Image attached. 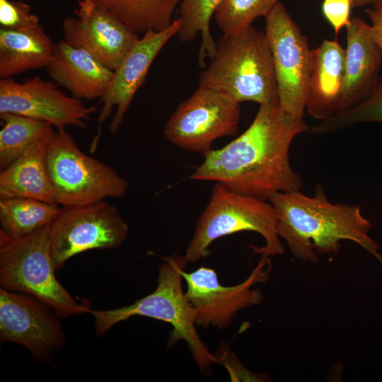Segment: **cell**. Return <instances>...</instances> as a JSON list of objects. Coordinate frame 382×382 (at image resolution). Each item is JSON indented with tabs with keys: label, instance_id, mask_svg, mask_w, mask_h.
Instances as JSON below:
<instances>
[{
	"label": "cell",
	"instance_id": "15",
	"mask_svg": "<svg viewBox=\"0 0 382 382\" xmlns=\"http://www.w3.org/2000/svg\"><path fill=\"white\" fill-rule=\"evenodd\" d=\"M180 26V21L177 18L163 30L148 31L127 52L113 71L108 88L100 98L103 107L98 119L97 133H101L100 125L108 118L114 108L116 111L109 130L112 134L117 133L153 62L165 45L178 34Z\"/></svg>",
	"mask_w": 382,
	"mask_h": 382
},
{
	"label": "cell",
	"instance_id": "25",
	"mask_svg": "<svg viewBox=\"0 0 382 382\" xmlns=\"http://www.w3.org/2000/svg\"><path fill=\"white\" fill-rule=\"evenodd\" d=\"M279 0H222L214 13L216 23L224 34L238 33L258 17H265Z\"/></svg>",
	"mask_w": 382,
	"mask_h": 382
},
{
	"label": "cell",
	"instance_id": "1",
	"mask_svg": "<svg viewBox=\"0 0 382 382\" xmlns=\"http://www.w3.org/2000/svg\"><path fill=\"white\" fill-rule=\"evenodd\" d=\"M309 129L279 100L260 105L245 131L224 147L211 149L189 178L214 181L265 201L275 192L299 190L303 181L291 166L289 149L294 138Z\"/></svg>",
	"mask_w": 382,
	"mask_h": 382
},
{
	"label": "cell",
	"instance_id": "5",
	"mask_svg": "<svg viewBox=\"0 0 382 382\" xmlns=\"http://www.w3.org/2000/svg\"><path fill=\"white\" fill-rule=\"evenodd\" d=\"M277 224V213L270 202L237 193L216 183L183 259L187 264L196 262L210 253L209 248L214 241L241 231L256 232L265 240L263 246L250 245L253 254L266 257L281 255L284 247Z\"/></svg>",
	"mask_w": 382,
	"mask_h": 382
},
{
	"label": "cell",
	"instance_id": "17",
	"mask_svg": "<svg viewBox=\"0 0 382 382\" xmlns=\"http://www.w3.org/2000/svg\"><path fill=\"white\" fill-rule=\"evenodd\" d=\"M46 69L53 82L80 100L102 98L113 75V71L88 52L64 40L54 43Z\"/></svg>",
	"mask_w": 382,
	"mask_h": 382
},
{
	"label": "cell",
	"instance_id": "18",
	"mask_svg": "<svg viewBox=\"0 0 382 382\" xmlns=\"http://www.w3.org/2000/svg\"><path fill=\"white\" fill-rule=\"evenodd\" d=\"M345 50L337 40H325L312 50L306 110L315 119L323 120L338 113L344 89Z\"/></svg>",
	"mask_w": 382,
	"mask_h": 382
},
{
	"label": "cell",
	"instance_id": "2",
	"mask_svg": "<svg viewBox=\"0 0 382 382\" xmlns=\"http://www.w3.org/2000/svg\"><path fill=\"white\" fill-rule=\"evenodd\" d=\"M277 216V232L296 259L318 262V254H337L341 241H351L382 266L381 246L369 235L373 227L358 204L332 203L321 185L313 196L299 190L279 192L268 200Z\"/></svg>",
	"mask_w": 382,
	"mask_h": 382
},
{
	"label": "cell",
	"instance_id": "24",
	"mask_svg": "<svg viewBox=\"0 0 382 382\" xmlns=\"http://www.w3.org/2000/svg\"><path fill=\"white\" fill-rule=\"evenodd\" d=\"M222 0H180V26L178 35L183 42L193 40L198 35L201 43L198 54L199 64L205 67V59H212L216 51V42L210 30V21Z\"/></svg>",
	"mask_w": 382,
	"mask_h": 382
},
{
	"label": "cell",
	"instance_id": "29",
	"mask_svg": "<svg viewBox=\"0 0 382 382\" xmlns=\"http://www.w3.org/2000/svg\"><path fill=\"white\" fill-rule=\"evenodd\" d=\"M365 13L371 22V25H366L367 32L382 53V4L372 5Z\"/></svg>",
	"mask_w": 382,
	"mask_h": 382
},
{
	"label": "cell",
	"instance_id": "14",
	"mask_svg": "<svg viewBox=\"0 0 382 382\" xmlns=\"http://www.w3.org/2000/svg\"><path fill=\"white\" fill-rule=\"evenodd\" d=\"M62 23L64 40L86 50L105 66L114 71L139 38L105 8L91 0H79Z\"/></svg>",
	"mask_w": 382,
	"mask_h": 382
},
{
	"label": "cell",
	"instance_id": "31",
	"mask_svg": "<svg viewBox=\"0 0 382 382\" xmlns=\"http://www.w3.org/2000/svg\"><path fill=\"white\" fill-rule=\"evenodd\" d=\"M382 4V0H375L374 3L372 5Z\"/></svg>",
	"mask_w": 382,
	"mask_h": 382
},
{
	"label": "cell",
	"instance_id": "4",
	"mask_svg": "<svg viewBox=\"0 0 382 382\" xmlns=\"http://www.w3.org/2000/svg\"><path fill=\"white\" fill-rule=\"evenodd\" d=\"M187 265L183 255L173 254L165 257L159 267L157 286L152 293L127 306L91 310L97 336L105 335L114 325L134 316L163 321L173 327L168 347L181 340L185 342L202 374L210 376L211 366L221 359L210 352L196 330L195 312L182 286L181 272Z\"/></svg>",
	"mask_w": 382,
	"mask_h": 382
},
{
	"label": "cell",
	"instance_id": "23",
	"mask_svg": "<svg viewBox=\"0 0 382 382\" xmlns=\"http://www.w3.org/2000/svg\"><path fill=\"white\" fill-rule=\"evenodd\" d=\"M0 170L21 156L33 144L55 132L50 124L14 113H1Z\"/></svg>",
	"mask_w": 382,
	"mask_h": 382
},
{
	"label": "cell",
	"instance_id": "12",
	"mask_svg": "<svg viewBox=\"0 0 382 382\" xmlns=\"http://www.w3.org/2000/svg\"><path fill=\"white\" fill-rule=\"evenodd\" d=\"M81 100L66 95L52 81L35 76L19 83L12 78L0 81V114L14 113L47 122L57 130L68 126L87 129L96 112Z\"/></svg>",
	"mask_w": 382,
	"mask_h": 382
},
{
	"label": "cell",
	"instance_id": "3",
	"mask_svg": "<svg viewBox=\"0 0 382 382\" xmlns=\"http://www.w3.org/2000/svg\"><path fill=\"white\" fill-rule=\"evenodd\" d=\"M199 86L239 104L278 101L274 63L265 32L251 25L238 33H223L209 64L200 73Z\"/></svg>",
	"mask_w": 382,
	"mask_h": 382
},
{
	"label": "cell",
	"instance_id": "26",
	"mask_svg": "<svg viewBox=\"0 0 382 382\" xmlns=\"http://www.w3.org/2000/svg\"><path fill=\"white\" fill-rule=\"evenodd\" d=\"M382 122V76L374 93L357 105L310 127L312 132L325 134L359 123Z\"/></svg>",
	"mask_w": 382,
	"mask_h": 382
},
{
	"label": "cell",
	"instance_id": "20",
	"mask_svg": "<svg viewBox=\"0 0 382 382\" xmlns=\"http://www.w3.org/2000/svg\"><path fill=\"white\" fill-rule=\"evenodd\" d=\"M54 43L39 25L24 30L0 29V78L47 67Z\"/></svg>",
	"mask_w": 382,
	"mask_h": 382
},
{
	"label": "cell",
	"instance_id": "27",
	"mask_svg": "<svg viewBox=\"0 0 382 382\" xmlns=\"http://www.w3.org/2000/svg\"><path fill=\"white\" fill-rule=\"evenodd\" d=\"M40 25L39 18L30 6L21 1L0 0V26L9 30H24Z\"/></svg>",
	"mask_w": 382,
	"mask_h": 382
},
{
	"label": "cell",
	"instance_id": "8",
	"mask_svg": "<svg viewBox=\"0 0 382 382\" xmlns=\"http://www.w3.org/2000/svg\"><path fill=\"white\" fill-rule=\"evenodd\" d=\"M129 226L117 209L106 202L62 207L50 224V247L56 270L81 253L117 248L126 240Z\"/></svg>",
	"mask_w": 382,
	"mask_h": 382
},
{
	"label": "cell",
	"instance_id": "7",
	"mask_svg": "<svg viewBox=\"0 0 382 382\" xmlns=\"http://www.w3.org/2000/svg\"><path fill=\"white\" fill-rule=\"evenodd\" d=\"M46 166L55 202L62 207L120 198L129 187L115 169L81 151L66 129L57 130L52 137Z\"/></svg>",
	"mask_w": 382,
	"mask_h": 382
},
{
	"label": "cell",
	"instance_id": "16",
	"mask_svg": "<svg viewBox=\"0 0 382 382\" xmlns=\"http://www.w3.org/2000/svg\"><path fill=\"white\" fill-rule=\"evenodd\" d=\"M366 25L361 18L353 17L345 27V76L338 113L371 96L381 79L382 53Z\"/></svg>",
	"mask_w": 382,
	"mask_h": 382
},
{
	"label": "cell",
	"instance_id": "13",
	"mask_svg": "<svg viewBox=\"0 0 382 382\" xmlns=\"http://www.w3.org/2000/svg\"><path fill=\"white\" fill-rule=\"evenodd\" d=\"M58 316L34 298L0 289V339L26 347L40 361H48L64 345Z\"/></svg>",
	"mask_w": 382,
	"mask_h": 382
},
{
	"label": "cell",
	"instance_id": "28",
	"mask_svg": "<svg viewBox=\"0 0 382 382\" xmlns=\"http://www.w3.org/2000/svg\"><path fill=\"white\" fill-rule=\"evenodd\" d=\"M352 0H323L322 12L332 27L335 35L350 21Z\"/></svg>",
	"mask_w": 382,
	"mask_h": 382
},
{
	"label": "cell",
	"instance_id": "11",
	"mask_svg": "<svg viewBox=\"0 0 382 382\" xmlns=\"http://www.w3.org/2000/svg\"><path fill=\"white\" fill-rule=\"evenodd\" d=\"M271 264L269 257L261 260L250 275L234 286H223L216 271L201 267L192 272H181L187 289L185 296L195 312L196 325L225 329L232 323L237 313L244 308L259 304L263 295L257 283L269 279Z\"/></svg>",
	"mask_w": 382,
	"mask_h": 382
},
{
	"label": "cell",
	"instance_id": "22",
	"mask_svg": "<svg viewBox=\"0 0 382 382\" xmlns=\"http://www.w3.org/2000/svg\"><path fill=\"white\" fill-rule=\"evenodd\" d=\"M60 208L58 204L25 198L0 199L1 236L16 238L50 224Z\"/></svg>",
	"mask_w": 382,
	"mask_h": 382
},
{
	"label": "cell",
	"instance_id": "30",
	"mask_svg": "<svg viewBox=\"0 0 382 382\" xmlns=\"http://www.w3.org/2000/svg\"><path fill=\"white\" fill-rule=\"evenodd\" d=\"M375 0H352L353 7L364 6L369 4H373Z\"/></svg>",
	"mask_w": 382,
	"mask_h": 382
},
{
	"label": "cell",
	"instance_id": "9",
	"mask_svg": "<svg viewBox=\"0 0 382 382\" xmlns=\"http://www.w3.org/2000/svg\"><path fill=\"white\" fill-rule=\"evenodd\" d=\"M240 117L239 103L199 86L169 117L163 135L180 149L204 156L217 139L238 133Z\"/></svg>",
	"mask_w": 382,
	"mask_h": 382
},
{
	"label": "cell",
	"instance_id": "21",
	"mask_svg": "<svg viewBox=\"0 0 382 382\" xmlns=\"http://www.w3.org/2000/svg\"><path fill=\"white\" fill-rule=\"evenodd\" d=\"M105 8L134 33L161 31L173 22L180 0H91Z\"/></svg>",
	"mask_w": 382,
	"mask_h": 382
},
{
	"label": "cell",
	"instance_id": "19",
	"mask_svg": "<svg viewBox=\"0 0 382 382\" xmlns=\"http://www.w3.org/2000/svg\"><path fill=\"white\" fill-rule=\"evenodd\" d=\"M54 133L36 142L1 170L0 199L25 197L57 204L46 166L47 147Z\"/></svg>",
	"mask_w": 382,
	"mask_h": 382
},
{
	"label": "cell",
	"instance_id": "10",
	"mask_svg": "<svg viewBox=\"0 0 382 382\" xmlns=\"http://www.w3.org/2000/svg\"><path fill=\"white\" fill-rule=\"evenodd\" d=\"M265 18V33L272 56L279 103L285 112L303 117L312 66V50L306 36L281 2Z\"/></svg>",
	"mask_w": 382,
	"mask_h": 382
},
{
	"label": "cell",
	"instance_id": "6",
	"mask_svg": "<svg viewBox=\"0 0 382 382\" xmlns=\"http://www.w3.org/2000/svg\"><path fill=\"white\" fill-rule=\"evenodd\" d=\"M50 228V224L16 238L0 237L1 288L33 296L59 318L89 313V307L79 303L56 278Z\"/></svg>",
	"mask_w": 382,
	"mask_h": 382
}]
</instances>
